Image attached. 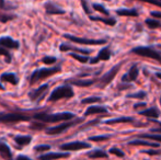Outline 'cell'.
Listing matches in <instances>:
<instances>
[{
	"label": "cell",
	"mask_w": 161,
	"mask_h": 160,
	"mask_svg": "<svg viewBox=\"0 0 161 160\" xmlns=\"http://www.w3.org/2000/svg\"><path fill=\"white\" fill-rule=\"evenodd\" d=\"M134 121H135V119L131 118V116H121V118L112 119V120L106 121L105 124L113 125V124H117V123H133Z\"/></svg>",
	"instance_id": "603a6c76"
},
{
	"label": "cell",
	"mask_w": 161,
	"mask_h": 160,
	"mask_svg": "<svg viewBox=\"0 0 161 160\" xmlns=\"http://www.w3.org/2000/svg\"><path fill=\"white\" fill-rule=\"evenodd\" d=\"M122 65H123V63H119V64H116L114 67H112V68H111L110 70H108V73L103 76V77H101V79L99 80L100 81L99 87L104 88L108 85H110V83L114 80V78L116 77V75L119 74V71L121 70Z\"/></svg>",
	"instance_id": "52a82bcc"
},
{
	"label": "cell",
	"mask_w": 161,
	"mask_h": 160,
	"mask_svg": "<svg viewBox=\"0 0 161 160\" xmlns=\"http://www.w3.org/2000/svg\"><path fill=\"white\" fill-rule=\"evenodd\" d=\"M142 152H145V154L149 155V156H160L161 155L160 149H147V150Z\"/></svg>",
	"instance_id": "d590c367"
},
{
	"label": "cell",
	"mask_w": 161,
	"mask_h": 160,
	"mask_svg": "<svg viewBox=\"0 0 161 160\" xmlns=\"http://www.w3.org/2000/svg\"><path fill=\"white\" fill-rule=\"evenodd\" d=\"M111 55H112V53H111L110 47H104V48H102L101 51L99 52V54H97V56L96 58L90 60V63H91V64H97L100 60H108L111 58Z\"/></svg>",
	"instance_id": "7c38bea8"
},
{
	"label": "cell",
	"mask_w": 161,
	"mask_h": 160,
	"mask_svg": "<svg viewBox=\"0 0 161 160\" xmlns=\"http://www.w3.org/2000/svg\"><path fill=\"white\" fill-rule=\"evenodd\" d=\"M65 39L71 41L74 43H78V44H83V45H102L105 44L106 40H92V39H85V37H77L70 34H65Z\"/></svg>",
	"instance_id": "ba28073f"
},
{
	"label": "cell",
	"mask_w": 161,
	"mask_h": 160,
	"mask_svg": "<svg viewBox=\"0 0 161 160\" xmlns=\"http://www.w3.org/2000/svg\"><path fill=\"white\" fill-rule=\"evenodd\" d=\"M138 73H139V69H138L137 64H134L133 66L129 68L128 73L125 74V75L122 77V82L127 83V82H131V81H135L138 77Z\"/></svg>",
	"instance_id": "8fae6325"
},
{
	"label": "cell",
	"mask_w": 161,
	"mask_h": 160,
	"mask_svg": "<svg viewBox=\"0 0 161 160\" xmlns=\"http://www.w3.org/2000/svg\"><path fill=\"white\" fill-rule=\"evenodd\" d=\"M76 118L74 113L70 112H63V113H55V114H49L45 113V112H41L34 115L35 120H38L43 123H58V122H65L69 121Z\"/></svg>",
	"instance_id": "6da1fadb"
},
{
	"label": "cell",
	"mask_w": 161,
	"mask_h": 160,
	"mask_svg": "<svg viewBox=\"0 0 161 160\" xmlns=\"http://www.w3.org/2000/svg\"><path fill=\"white\" fill-rule=\"evenodd\" d=\"M44 124L45 123H43V122L42 123H32L30 127L32 128V130H42V128H44V127L46 128V126H45Z\"/></svg>",
	"instance_id": "f35d334b"
},
{
	"label": "cell",
	"mask_w": 161,
	"mask_h": 160,
	"mask_svg": "<svg viewBox=\"0 0 161 160\" xmlns=\"http://www.w3.org/2000/svg\"><path fill=\"white\" fill-rule=\"evenodd\" d=\"M90 20H92V21H100L102 22V23L106 24V25H115L116 24V20L114 19V18H102V17H93V15H90Z\"/></svg>",
	"instance_id": "7402d4cb"
},
{
	"label": "cell",
	"mask_w": 161,
	"mask_h": 160,
	"mask_svg": "<svg viewBox=\"0 0 161 160\" xmlns=\"http://www.w3.org/2000/svg\"><path fill=\"white\" fill-rule=\"evenodd\" d=\"M0 46L4 47V48H10V49H17L19 47V42L14 41L11 37H1L0 39Z\"/></svg>",
	"instance_id": "5bb4252c"
},
{
	"label": "cell",
	"mask_w": 161,
	"mask_h": 160,
	"mask_svg": "<svg viewBox=\"0 0 161 160\" xmlns=\"http://www.w3.org/2000/svg\"><path fill=\"white\" fill-rule=\"evenodd\" d=\"M0 80L3 81V82H9L11 85H17L18 83V78L15 77L14 74H11V73H6L1 76Z\"/></svg>",
	"instance_id": "d4e9b609"
},
{
	"label": "cell",
	"mask_w": 161,
	"mask_h": 160,
	"mask_svg": "<svg viewBox=\"0 0 161 160\" xmlns=\"http://www.w3.org/2000/svg\"><path fill=\"white\" fill-rule=\"evenodd\" d=\"M31 118L25 114L21 113H0V123L4 124H12L18 122H25L30 121Z\"/></svg>",
	"instance_id": "8992f818"
},
{
	"label": "cell",
	"mask_w": 161,
	"mask_h": 160,
	"mask_svg": "<svg viewBox=\"0 0 161 160\" xmlns=\"http://www.w3.org/2000/svg\"><path fill=\"white\" fill-rule=\"evenodd\" d=\"M139 114L140 115L146 116V118H150L155 120V119L159 118L160 112L157 108H149V109H146V110H144V111H140Z\"/></svg>",
	"instance_id": "ffe728a7"
},
{
	"label": "cell",
	"mask_w": 161,
	"mask_h": 160,
	"mask_svg": "<svg viewBox=\"0 0 161 160\" xmlns=\"http://www.w3.org/2000/svg\"><path fill=\"white\" fill-rule=\"evenodd\" d=\"M45 10H46L47 14H64L65 11L60 9L58 6L52 3V2H47L45 4Z\"/></svg>",
	"instance_id": "e0dca14e"
},
{
	"label": "cell",
	"mask_w": 161,
	"mask_h": 160,
	"mask_svg": "<svg viewBox=\"0 0 161 160\" xmlns=\"http://www.w3.org/2000/svg\"><path fill=\"white\" fill-rule=\"evenodd\" d=\"M160 104H161V97H160Z\"/></svg>",
	"instance_id": "f5cc1de1"
},
{
	"label": "cell",
	"mask_w": 161,
	"mask_h": 160,
	"mask_svg": "<svg viewBox=\"0 0 161 160\" xmlns=\"http://www.w3.org/2000/svg\"><path fill=\"white\" fill-rule=\"evenodd\" d=\"M69 152H47L38 157V160H56L60 158H68Z\"/></svg>",
	"instance_id": "4fadbf2b"
},
{
	"label": "cell",
	"mask_w": 161,
	"mask_h": 160,
	"mask_svg": "<svg viewBox=\"0 0 161 160\" xmlns=\"http://www.w3.org/2000/svg\"><path fill=\"white\" fill-rule=\"evenodd\" d=\"M111 138V135H97V136H91L89 137V141H108Z\"/></svg>",
	"instance_id": "f546056e"
},
{
	"label": "cell",
	"mask_w": 161,
	"mask_h": 160,
	"mask_svg": "<svg viewBox=\"0 0 161 160\" xmlns=\"http://www.w3.org/2000/svg\"><path fill=\"white\" fill-rule=\"evenodd\" d=\"M97 81V79H69L66 82L69 85L78 86V87H89V86L93 85Z\"/></svg>",
	"instance_id": "9a60e30c"
},
{
	"label": "cell",
	"mask_w": 161,
	"mask_h": 160,
	"mask_svg": "<svg viewBox=\"0 0 161 160\" xmlns=\"http://www.w3.org/2000/svg\"><path fill=\"white\" fill-rule=\"evenodd\" d=\"M140 1L147 2V3H150V4H155V6L161 8V1H159V0H140Z\"/></svg>",
	"instance_id": "7bdbcfd3"
},
{
	"label": "cell",
	"mask_w": 161,
	"mask_h": 160,
	"mask_svg": "<svg viewBox=\"0 0 161 160\" xmlns=\"http://www.w3.org/2000/svg\"><path fill=\"white\" fill-rule=\"evenodd\" d=\"M116 14H119V17H138L139 12H138L137 9L133 8V9H119L116 10Z\"/></svg>",
	"instance_id": "d6986e66"
},
{
	"label": "cell",
	"mask_w": 161,
	"mask_h": 160,
	"mask_svg": "<svg viewBox=\"0 0 161 160\" xmlns=\"http://www.w3.org/2000/svg\"><path fill=\"white\" fill-rule=\"evenodd\" d=\"M150 15L155 19H161V12H159V11H151Z\"/></svg>",
	"instance_id": "ee69618b"
},
{
	"label": "cell",
	"mask_w": 161,
	"mask_h": 160,
	"mask_svg": "<svg viewBox=\"0 0 161 160\" xmlns=\"http://www.w3.org/2000/svg\"><path fill=\"white\" fill-rule=\"evenodd\" d=\"M75 96V92L72 90V88L70 86L66 85V86H62V87H58L54 90L51 93L48 98V101H58L62 100V99H70Z\"/></svg>",
	"instance_id": "7a4b0ae2"
},
{
	"label": "cell",
	"mask_w": 161,
	"mask_h": 160,
	"mask_svg": "<svg viewBox=\"0 0 161 160\" xmlns=\"http://www.w3.org/2000/svg\"><path fill=\"white\" fill-rule=\"evenodd\" d=\"M60 51H62V52L75 51V52H78V53L83 54V55H89V54L91 53V51H89V49L79 48V47H75V46H71V45H67V44H62V45H60Z\"/></svg>",
	"instance_id": "44dd1931"
},
{
	"label": "cell",
	"mask_w": 161,
	"mask_h": 160,
	"mask_svg": "<svg viewBox=\"0 0 161 160\" xmlns=\"http://www.w3.org/2000/svg\"><path fill=\"white\" fill-rule=\"evenodd\" d=\"M88 157H89V158H93V159L108 158V154L104 152V150H102V149H96V150H92V152H88Z\"/></svg>",
	"instance_id": "cb8c5ba5"
},
{
	"label": "cell",
	"mask_w": 161,
	"mask_h": 160,
	"mask_svg": "<svg viewBox=\"0 0 161 160\" xmlns=\"http://www.w3.org/2000/svg\"><path fill=\"white\" fill-rule=\"evenodd\" d=\"M159 1H161V0H159Z\"/></svg>",
	"instance_id": "db71d44e"
},
{
	"label": "cell",
	"mask_w": 161,
	"mask_h": 160,
	"mask_svg": "<svg viewBox=\"0 0 161 160\" xmlns=\"http://www.w3.org/2000/svg\"><path fill=\"white\" fill-rule=\"evenodd\" d=\"M128 145L134 146H147V147H153V148H159L160 144L157 143H151V141H147V139H134V141H128Z\"/></svg>",
	"instance_id": "2e32d148"
},
{
	"label": "cell",
	"mask_w": 161,
	"mask_h": 160,
	"mask_svg": "<svg viewBox=\"0 0 161 160\" xmlns=\"http://www.w3.org/2000/svg\"><path fill=\"white\" fill-rule=\"evenodd\" d=\"M101 101V98L100 97H90V98H86L81 101L82 104H90V103H96V102H100Z\"/></svg>",
	"instance_id": "d6a6232c"
},
{
	"label": "cell",
	"mask_w": 161,
	"mask_h": 160,
	"mask_svg": "<svg viewBox=\"0 0 161 160\" xmlns=\"http://www.w3.org/2000/svg\"><path fill=\"white\" fill-rule=\"evenodd\" d=\"M134 108H135V109H138V108H146V103H137V104H135L134 105Z\"/></svg>",
	"instance_id": "f6af8a7d"
},
{
	"label": "cell",
	"mask_w": 161,
	"mask_h": 160,
	"mask_svg": "<svg viewBox=\"0 0 161 160\" xmlns=\"http://www.w3.org/2000/svg\"><path fill=\"white\" fill-rule=\"evenodd\" d=\"M0 154L7 160H12V155H11L10 148L3 143H0Z\"/></svg>",
	"instance_id": "484cf974"
},
{
	"label": "cell",
	"mask_w": 161,
	"mask_h": 160,
	"mask_svg": "<svg viewBox=\"0 0 161 160\" xmlns=\"http://www.w3.org/2000/svg\"><path fill=\"white\" fill-rule=\"evenodd\" d=\"M42 62L46 65H53L54 63H56V58L53 57V56H45L42 59Z\"/></svg>",
	"instance_id": "8d00e7d4"
},
{
	"label": "cell",
	"mask_w": 161,
	"mask_h": 160,
	"mask_svg": "<svg viewBox=\"0 0 161 160\" xmlns=\"http://www.w3.org/2000/svg\"><path fill=\"white\" fill-rule=\"evenodd\" d=\"M108 109L104 107H99V105H93V107H89L87 109V111L85 112V116L89 115H94V114H101V113H106Z\"/></svg>",
	"instance_id": "ac0fdd59"
},
{
	"label": "cell",
	"mask_w": 161,
	"mask_h": 160,
	"mask_svg": "<svg viewBox=\"0 0 161 160\" xmlns=\"http://www.w3.org/2000/svg\"><path fill=\"white\" fill-rule=\"evenodd\" d=\"M49 149H51V146L49 145H40V146H36V147L34 148V150H35L36 152H44Z\"/></svg>",
	"instance_id": "74e56055"
},
{
	"label": "cell",
	"mask_w": 161,
	"mask_h": 160,
	"mask_svg": "<svg viewBox=\"0 0 161 160\" xmlns=\"http://www.w3.org/2000/svg\"><path fill=\"white\" fill-rule=\"evenodd\" d=\"M108 152L112 155H115V156H117V157H121V158H123V157L125 156V154H124L121 149H119V148H116V147L111 148V149L108 150Z\"/></svg>",
	"instance_id": "e575fe53"
},
{
	"label": "cell",
	"mask_w": 161,
	"mask_h": 160,
	"mask_svg": "<svg viewBox=\"0 0 161 160\" xmlns=\"http://www.w3.org/2000/svg\"><path fill=\"white\" fill-rule=\"evenodd\" d=\"M92 8H93L96 11H99V12L103 13V14H105V15H110V12H108V11L105 9V7L102 6V4H99V3H93V4H92Z\"/></svg>",
	"instance_id": "4dcf8cb0"
},
{
	"label": "cell",
	"mask_w": 161,
	"mask_h": 160,
	"mask_svg": "<svg viewBox=\"0 0 161 160\" xmlns=\"http://www.w3.org/2000/svg\"><path fill=\"white\" fill-rule=\"evenodd\" d=\"M3 6V1H2V0H0V7H2Z\"/></svg>",
	"instance_id": "681fc988"
},
{
	"label": "cell",
	"mask_w": 161,
	"mask_h": 160,
	"mask_svg": "<svg viewBox=\"0 0 161 160\" xmlns=\"http://www.w3.org/2000/svg\"><path fill=\"white\" fill-rule=\"evenodd\" d=\"M47 89H48V86L47 85H42L41 87H38L37 89L32 90V91L29 93V97H30L31 101L33 102H40L43 99L45 98L47 93Z\"/></svg>",
	"instance_id": "30bf717a"
},
{
	"label": "cell",
	"mask_w": 161,
	"mask_h": 160,
	"mask_svg": "<svg viewBox=\"0 0 161 160\" xmlns=\"http://www.w3.org/2000/svg\"><path fill=\"white\" fill-rule=\"evenodd\" d=\"M156 76H157V77L159 78V79L161 80V73H158V74H156Z\"/></svg>",
	"instance_id": "c3c4849f"
},
{
	"label": "cell",
	"mask_w": 161,
	"mask_h": 160,
	"mask_svg": "<svg viewBox=\"0 0 161 160\" xmlns=\"http://www.w3.org/2000/svg\"><path fill=\"white\" fill-rule=\"evenodd\" d=\"M145 23L151 30H156V29L161 28V22L158 19H155V18H153V19H146Z\"/></svg>",
	"instance_id": "4316f807"
},
{
	"label": "cell",
	"mask_w": 161,
	"mask_h": 160,
	"mask_svg": "<svg viewBox=\"0 0 161 160\" xmlns=\"http://www.w3.org/2000/svg\"><path fill=\"white\" fill-rule=\"evenodd\" d=\"M139 137L144 139H150V141H153L156 143H161V134H159V133H155V134H140Z\"/></svg>",
	"instance_id": "f1b7e54d"
},
{
	"label": "cell",
	"mask_w": 161,
	"mask_h": 160,
	"mask_svg": "<svg viewBox=\"0 0 161 160\" xmlns=\"http://www.w3.org/2000/svg\"><path fill=\"white\" fill-rule=\"evenodd\" d=\"M159 124H160V127L153 128V130H151V132H153V133H159V134H161V123H159Z\"/></svg>",
	"instance_id": "bcb514c9"
},
{
	"label": "cell",
	"mask_w": 161,
	"mask_h": 160,
	"mask_svg": "<svg viewBox=\"0 0 161 160\" xmlns=\"http://www.w3.org/2000/svg\"><path fill=\"white\" fill-rule=\"evenodd\" d=\"M70 56H71L72 58H75L76 60H78V62H80V63L89 62V57H88V56H82V55H79V54H76V53H71L70 54Z\"/></svg>",
	"instance_id": "1f68e13d"
},
{
	"label": "cell",
	"mask_w": 161,
	"mask_h": 160,
	"mask_svg": "<svg viewBox=\"0 0 161 160\" xmlns=\"http://www.w3.org/2000/svg\"><path fill=\"white\" fill-rule=\"evenodd\" d=\"M60 71V67H52V68H42V69H37L31 75L30 78V83L34 85V83L38 82L42 79H45L47 77H51V76L55 75L56 73H59Z\"/></svg>",
	"instance_id": "3957f363"
},
{
	"label": "cell",
	"mask_w": 161,
	"mask_h": 160,
	"mask_svg": "<svg viewBox=\"0 0 161 160\" xmlns=\"http://www.w3.org/2000/svg\"><path fill=\"white\" fill-rule=\"evenodd\" d=\"M0 89H1V90H3V87H2L1 85H0Z\"/></svg>",
	"instance_id": "816d5d0a"
},
{
	"label": "cell",
	"mask_w": 161,
	"mask_h": 160,
	"mask_svg": "<svg viewBox=\"0 0 161 160\" xmlns=\"http://www.w3.org/2000/svg\"><path fill=\"white\" fill-rule=\"evenodd\" d=\"M17 160H32V159L28 158V157H25V156H18Z\"/></svg>",
	"instance_id": "7dc6e473"
},
{
	"label": "cell",
	"mask_w": 161,
	"mask_h": 160,
	"mask_svg": "<svg viewBox=\"0 0 161 160\" xmlns=\"http://www.w3.org/2000/svg\"><path fill=\"white\" fill-rule=\"evenodd\" d=\"M31 141H32V138H31L30 136H22V135H20V136L14 137V141L19 146H26V145H29V144L31 143Z\"/></svg>",
	"instance_id": "83f0119b"
},
{
	"label": "cell",
	"mask_w": 161,
	"mask_h": 160,
	"mask_svg": "<svg viewBox=\"0 0 161 160\" xmlns=\"http://www.w3.org/2000/svg\"><path fill=\"white\" fill-rule=\"evenodd\" d=\"M0 55L6 56V57H7V62H10V60H11L10 55H9L8 51H7V49L4 48V47H2V46H0Z\"/></svg>",
	"instance_id": "60d3db41"
},
{
	"label": "cell",
	"mask_w": 161,
	"mask_h": 160,
	"mask_svg": "<svg viewBox=\"0 0 161 160\" xmlns=\"http://www.w3.org/2000/svg\"><path fill=\"white\" fill-rule=\"evenodd\" d=\"M128 87H129V86H126L125 88H128ZM123 88H124V87H119V90H122V89H123Z\"/></svg>",
	"instance_id": "f907efd6"
},
{
	"label": "cell",
	"mask_w": 161,
	"mask_h": 160,
	"mask_svg": "<svg viewBox=\"0 0 161 160\" xmlns=\"http://www.w3.org/2000/svg\"><path fill=\"white\" fill-rule=\"evenodd\" d=\"M130 52L138 56H142V57H147V58H151V59H155L161 64V54L158 53L156 49L151 48V47H149V46L134 47Z\"/></svg>",
	"instance_id": "277c9868"
},
{
	"label": "cell",
	"mask_w": 161,
	"mask_h": 160,
	"mask_svg": "<svg viewBox=\"0 0 161 160\" xmlns=\"http://www.w3.org/2000/svg\"><path fill=\"white\" fill-rule=\"evenodd\" d=\"M91 147V145L85 141H71V143H66L60 146V149L65 152H76V150L88 149Z\"/></svg>",
	"instance_id": "9c48e42d"
},
{
	"label": "cell",
	"mask_w": 161,
	"mask_h": 160,
	"mask_svg": "<svg viewBox=\"0 0 161 160\" xmlns=\"http://www.w3.org/2000/svg\"><path fill=\"white\" fill-rule=\"evenodd\" d=\"M82 121H83V119H76V120L72 119V120H69V121H65L57 126L45 128V133H46L47 135H59V134H62L63 132L67 130L68 128H70L71 126L76 125V124H78V123H81Z\"/></svg>",
	"instance_id": "5b68a950"
},
{
	"label": "cell",
	"mask_w": 161,
	"mask_h": 160,
	"mask_svg": "<svg viewBox=\"0 0 161 160\" xmlns=\"http://www.w3.org/2000/svg\"><path fill=\"white\" fill-rule=\"evenodd\" d=\"M14 18V15H7V14H0V21L1 22H7L9 20H12Z\"/></svg>",
	"instance_id": "b9f144b4"
},
{
	"label": "cell",
	"mask_w": 161,
	"mask_h": 160,
	"mask_svg": "<svg viewBox=\"0 0 161 160\" xmlns=\"http://www.w3.org/2000/svg\"><path fill=\"white\" fill-rule=\"evenodd\" d=\"M146 96H147V93L145 91H139V92H137V93H131V94H128L127 96V98H134V99H144V98H146Z\"/></svg>",
	"instance_id": "836d02e7"
},
{
	"label": "cell",
	"mask_w": 161,
	"mask_h": 160,
	"mask_svg": "<svg viewBox=\"0 0 161 160\" xmlns=\"http://www.w3.org/2000/svg\"><path fill=\"white\" fill-rule=\"evenodd\" d=\"M81 4H82V8H83V10H85V12L89 15L91 14V10H90L89 6H88L87 0H81Z\"/></svg>",
	"instance_id": "ab89813d"
}]
</instances>
